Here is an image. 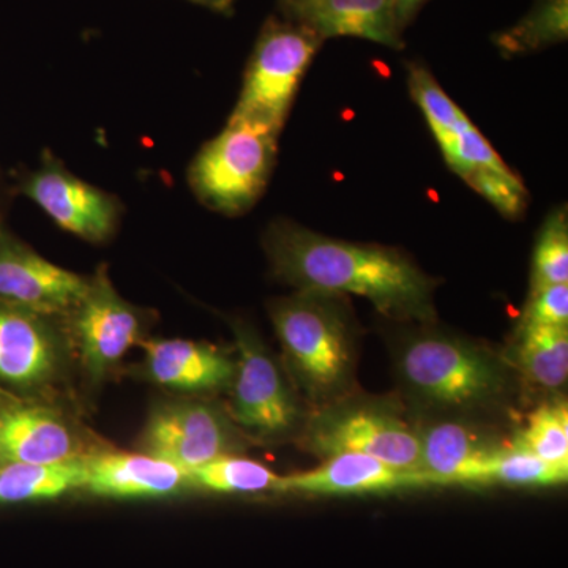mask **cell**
Listing matches in <instances>:
<instances>
[{"mask_svg": "<svg viewBox=\"0 0 568 568\" xmlns=\"http://www.w3.org/2000/svg\"><path fill=\"white\" fill-rule=\"evenodd\" d=\"M568 0H534L529 13L514 28L497 33L496 47L506 55L528 54L567 40Z\"/></svg>", "mask_w": 568, "mask_h": 568, "instance_id": "obj_23", "label": "cell"}, {"mask_svg": "<svg viewBox=\"0 0 568 568\" xmlns=\"http://www.w3.org/2000/svg\"><path fill=\"white\" fill-rule=\"evenodd\" d=\"M78 429L58 409L31 403L0 407V465H52L85 458Z\"/></svg>", "mask_w": 568, "mask_h": 568, "instance_id": "obj_16", "label": "cell"}, {"mask_svg": "<svg viewBox=\"0 0 568 568\" xmlns=\"http://www.w3.org/2000/svg\"><path fill=\"white\" fill-rule=\"evenodd\" d=\"M142 372L156 386L190 396L224 392L233 383L235 355L193 339H142Z\"/></svg>", "mask_w": 568, "mask_h": 568, "instance_id": "obj_15", "label": "cell"}, {"mask_svg": "<svg viewBox=\"0 0 568 568\" xmlns=\"http://www.w3.org/2000/svg\"><path fill=\"white\" fill-rule=\"evenodd\" d=\"M518 327H568V284L530 293Z\"/></svg>", "mask_w": 568, "mask_h": 568, "instance_id": "obj_27", "label": "cell"}, {"mask_svg": "<svg viewBox=\"0 0 568 568\" xmlns=\"http://www.w3.org/2000/svg\"><path fill=\"white\" fill-rule=\"evenodd\" d=\"M306 452L320 458L355 452L403 470L420 473L414 418L402 403L351 394L310 410L298 436Z\"/></svg>", "mask_w": 568, "mask_h": 568, "instance_id": "obj_4", "label": "cell"}, {"mask_svg": "<svg viewBox=\"0 0 568 568\" xmlns=\"http://www.w3.org/2000/svg\"><path fill=\"white\" fill-rule=\"evenodd\" d=\"M422 473L403 470L375 457L355 452L332 455L323 465L306 473L282 476L278 493L306 496L384 495L428 487Z\"/></svg>", "mask_w": 568, "mask_h": 568, "instance_id": "obj_17", "label": "cell"}, {"mask_svg": "<svg viewBox=\"0 0 568 568\" xmlns=\"http://www.w3.org/2000/svg\"><path fill=\"white\" fill-rule=\"evenodd\" d=\"M235 373L231 383V420L245 437L283 443L301 436L310 409L282 361L264 345L252 325L233 323Z\"/></svg>", "mask_w": 568, "mask_h": 568, "instance_id": "obj_5", "label": "cell"}, {"mask_svg": "<svg viewBox=\"0 0 568 568\" xmlns=\"http://www.w3.org/2000/svg\"><path fill=\"white\" fill-rule=\"evenodd\" d=\"M67 317L71 343L93 383L106 379L144 339V313L115 291L106 265L89 278L80 304Z\"/></svg>", "mask_w": 568, "mask_h": 568, "instance_id": "obj_9", "label": "cell"}, {"mask_svg": "<svg viewBox=\"0 0 568 568\" xmlns=\"http://www.w3.org/2000/svg\"><path fill=\"white\" fill-rule=\"evenodd\" d=\"M294 2V0H280V6L284 7L287 6V3Z\"/></svg>", "mask_w": 568, "mask_h": 568, "instance_id": "obj_30", "label": "cell"}, {"mask_svg": "<svg viewBox=\"0 0 568 568\" xmlns=\"http://www.w3.org/2000/svg\"><path fill=\"white\" fill-rule=\"evenodd\" d=\"M282 10L286 20L304 26L321 40L355 37L394 50L403 48L394 0H294Z\"/></svg>", "mask_w": 568, "mask_h": 568, "instance_id": "obj_18", "label": "cell"}, {"mask_svg": "<svg viewBox=\"0 0 568 568\" xmlns=\"http://www.w3.org/2000/svg\"><path fill=\"white\" fill-rule=\"evenodd\" d=\"M85 487L97 496L134 499L166 497L190 487L186 470L148 454L95 455L85 458Z\"/></svg>", "mask_w": 568, "mask_h": 568, "instance_id": "obj_19", "label": "cell"}, {"mask_svg": "<svg viewBox=\"0 0 568 568\" xmlns=\"http://www.w3.org/2000/svg\"><path fill=\"white\" fill-rule=\"evenodd\" d=\"M428 0H394L396 20L405 29Z\"/></svg>", "mask_w": 568, "mask_h": 568, "instance_id": "obj_28", "label": "cell"}, {"mask_svg": "<svg viewBox=\"0 0 568 568\" xmlns=\"http://www.w3.org/2000/svg\"><path fill=\"white\" fill-rule=\"evenodd\" d=\"M63 343L52 317L0 302V381L39 388L58 379Z\"/></svg>", "mask_w": 568, "mask_h": 568, "instance_id": "obj_14", "label": "cell"}, {"mask_svg": "<svg viewBox=\"0 0 568 568\" xmlns=\"http://www.w3.org/2000/svg\"><path fill=\"white\" fill-rule=\"evenodd\" d=\"M410 417L416 425L420 473L429 485H480L485 467L508 443L485 418Z\"/></svg>", "mask_w": 568, "mask_h": 568, "instance_id": "obj_11", "label": "cell"}, {"mask_svg": "<svg viewBox=\"0 0 568 568\" xmlns=\"http://www.w3.org/2000/svg\"><path fill=\"white\" fill-rule=\"evenodd\" d=\"M506 357L530 388L560 395L568 379V327H518Z\"/></svg>", "mask_w": 568, "mask_h": 568, "instance_id": "obj_20", "label": "cell"}, {"mask_svg": "<svg viewBox=\"0 0 568 568\" xmlns=\"http://www.w3.org/2000/svg\"><path fill=\"white\" fill-rule=\"evenodd\" d=\"M89 278L44 260L0 233V302L43 316H67L88 290Z\"/></svg>", "mask_w": 568, "mask_h": 568, "instance_id": "obj_13", "label": "cell"}, {"mask_svg": "<svg viewBox=\"0 0 568 568\" xmlns=\"http://www.w3.org/2000/svg\"><path fill=\"white\" fill-rule=\"evenodd\" d=\"M263 244L276 278L295 291L358 295L396 323H436L437 282L399 250L328 237L290 220L272 223Z\"/></svg>", "mask_w": 568, "mask_h": 568, "instance_id": "obj_1", "label": "cell"}, {"mask_svg": "<svg viewBox=\"0 0 568 568\" xmlns=\"http://www.w3.org/2000/svg\"><path fill=\"white\" fill-rule=\"evenodd\" d=\"M323 40L304 26L271 18L257 37L233 115L282 133L302 78Z\"/></svg>", "mask_w": 568, "mask_h": 568, "instance_id": "obj_7", "label": "cell"}, {"mask_svg": "<svg viewBox=\"0 0 568 568\" xmlns=\"http://www.w3.org/2000/svg\"><path fill=\"white\" fill-rule=\"evenodd\" d=\"M268 315L284 369L310 410L354 394L357 325L343 295L295 291L272 301Z\"/></svg>", "mask_w": 568, "mask_h": 568, "instance_id": "obj_3", "label": "cell"}, {"mask_svg": "<svg viewBox=\"0 0 568 568\" xmlns=\"http://www.w3.org/2000/svg\"><path fill=\"white\" fill-rule=\"evenodd\" d=\"M515 443L528 448L549 465L568 467V406L560 395L549 396L526 416L515 433Z\"/></svg>", "mask_w": 568, "mask_h": 568, "instance_id": "obj_25", "label": "cell"}, {"mask_svg": "<svg viewBox=\"0 0 568 568\" xmlns=\"http://www.w3.org/2000/svg\"><path fill=\"white\" fill-rule=\"evenodd\" d=\"M85 458L52 465H0V503L55 499L84 488L88 480Z\"/></svg>", "mask_w": 568, "mask_h": 568, "instance_id": "obj_21", "label": "cell"}, {"mask_svg": "<svg viewBox=\"0 0 568 568\" xmlns=\"http://www.w3.org/2000/svg\"><path fill=\"white\" fill-rule=\"evenodd\" d=\"M245 435L224 407L203 396L170 399L153 407L140 439L142 454L196 469L213 459L235 455Z\"/></svg>", "mask_w": 568, "mask_h": 568, "instance_id": "obj_8", "label": "cell"}, {"mask_svg": "<svg viewBox=\"0 0 568 568\" xmlns=\"http://www.w3.org/2000/svg\"><path fill=\"white\" fill-rule=\"evenodd\" d=\"M278 136L264 123L231 114L223 132L201 149L190 166L194 194L226 215L248 211L274 171Z\"/></svg>", "mask_w": 568, "mask_h": 568, "instance_id": "obj_6", "label": "cell"}, {"mask_svg": "<svg viewBox=\"0 0 568 568\" xmlns=\"http://www.w3.org/2000/svg\"><path fill=\"white\" fill-rule=\"evenodd\" d=\"M22 192L61 230L82 241L103 244L118 227V200L77 178L52 156L29 175Z\"/></svg>", "mask_w": 568, "mask_h": 568, "instance_id": "obj_12", "label": "cell"}, {"mask_svg": "<svg viewBox=\"0 0 568 568\" xmlns=\"http://www.w3.org/2000/svg\"><path fill=\"white\" fill-rule=\"evenodd\" d=\"M567 480L568 467L549 465L510 437L485 467L480 485L541 488L567 484Z\"/></svg>", "mask_w": 568, "mask_h": 568, "instance_id": "obj_24", "label": "cell"}, {"mask_svg": "<svg viewBox=\"0 0 568 568\" xmlns=\"http://www.w3.org/2000/svg\"><path fill=\"white\" fill-rule=\"evenodd\" d=\"M190 487L216 495H263L278 493L282 476L254 459L227 455L189 470Z\"/></svg>", "mask_w": 568, "mask_h": 568, "instance_id": "obj_22", "label": "cell"}, {"mask_svg": "<svg viewBox=\"0 0 568 568\" xmlns=\"http://www.w3.org/2000/svg\"><path fill=\"white\" fill-rule=\"evenodd\" d=\"M414 324L392 347L396 383L410 416L487 418L510 406L518 375L485 343Z\"/></svg>", "mask_w": 568, "mask_h": 568, "instance_id": "obj_2", "label": "cell"}, {"mask_svg": "<svg viewBox=\"0 0 568 568\" xmlns=\"http://www.w3.org/2000/svg\"><path fill=\"white\" fill-rule=\"evenodd\" d=\"M409 91L424 112L448 166L478 194L496 179L514 174L487 138L462 111L425 67H409Z\"/></svg>", "mask_w": 568, "mask_h": 568, "instance_id": "obj_10", "label": "cell"}, {"mask_svg": "<svg viewBox=\"0 0 568 568\" xmlns=\"http://www.w3.org/2000/svg\"><path fill=\"white\" fill-rule=\"evenodd\" d=\"M189 2L215 11V13L224 14V17H231L234 13L237 0H189Z\"/></svg>", "mask_w": 568, "mask_h": 568, "instance_id": "obj_29", "label": "cell"}, {"mask_svg": "<svg viewBox=\"0 0 568 568\" xmlns=\"http://www.w3.org/2000/svg\"><path fill=\"white\" fill-rule=\"evenodd\" d=\"M568 284V222L566 209L552 212L538 233L534 250L530 293Z\"/></svg>", "mask_w": 568, "mask_h": 568, "instance_id": "obj_26", "label": "cell"}]
</instances>
